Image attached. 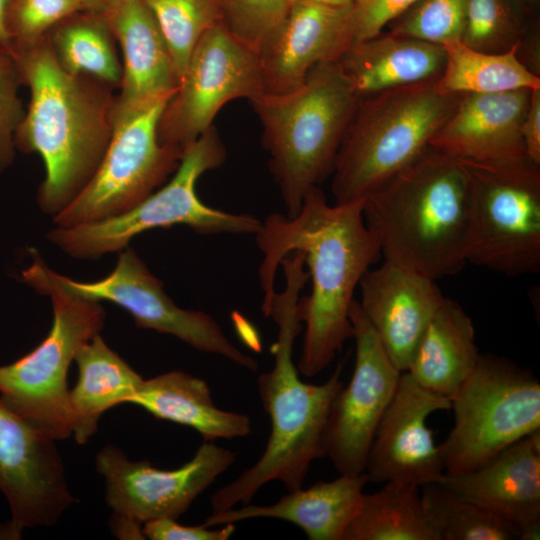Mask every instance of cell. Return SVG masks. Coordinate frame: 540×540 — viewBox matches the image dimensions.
<instances>
[{"label": "cell", "instance_id": "cell-1", "mask_svg": "<svg viewBox=\"0 0 540 540\" xmlns=\"http://www.w3.org/2000/svg\"><path fill=\"white\" fill-rule=\"evenodd\" d=\"M255 237L263 253L259 278L266 316L271 314L282 259L293 251L304 255L312 289L297 304L298 317L305 324L297 370L315 376L353 338L349 318L353 295L381 254L376 235L364 221L363 199L331 205L320 186L313 187L296 216L268 214Z\"/></svg>", "mask_w": 540, "mask_h": 540}, {"label": "cell", "instance_id": "cell-2", "mask_svg": "<svg viewBox=\"0 0 540 540\" xmlns=\"http://www.w3.org/2000/svg\"><path fill=\"white\" fill-rule=\"evenodd\" d=\"M13 57L31 95L15 133V147L41 156L45 178L37 203L54 217L97 171L111 139L115 99L110 86L66 72L47 36Z\"/></svg>", "mask_w": 540, "mask_h": 540}, {"label": "cell", "instance_id": "cell-3", "mask_svg": "<svg viewBox=\"0 0 540 540\" xmlns=\"http://www.w3.org/2000/svg\"><path fill=\"white\" fill-rule=\"evenodd\" d=\"M286 286L276 293L271 316L279 327L274 344L273 368L258 379L262 406L270 418L271 431L260 458L210 498L212 513L250 503L266 483L278 480L287 490L303 486L311 463L324 456V434L332 402L342 388L340 362L322 384L303 382L292 362L295 338L301 331L297 304L309 279L299 260L282 265Z\"/></svg>", "mask_w": 540, "mask_h": 540}, {"label": "cell", "instance_id": "cell-4", "mask_svg": "<svg viewBox=\"0 0 540 540\" xmlns=\"http://www.w3.org/2000/svg\"><path fill=\"white\" fill-rule=\"evenodd\" d=\"M363 217L384 260L434 280L467 263L468 175L431 146L363 198Z\"/></svg>", "mask_w": 540, "mask_h": 540}, {"label": "cell", "instance_id": "cell-5", "mask_svg": "<svg viewBox=\"0 0 540 540\" xmlns=\"http://www.w3.org/2000/svg\"><path fill=\"white\" fill-rule=\"evenodd\" d=\"M358 101L335 61L314 66L293 90L251 101L288 217L296 216L306 194L332 174Z\"/></svg>", "mask_w": 540, "mask_h": 540}, {"label": "cell", "instance_id": "cell-6", "mask_svg": "<svg viewBox=\"0 0 540 540\" xmlns=\"http://www.w3.org/2000/svg\"><path fill=\"white\" fill-rule=\"evenodd\" d=\"M437 81L359 98L331 174L335 203L363 199L429 146L463 96Z\"/></svg>", "mask_w": 540, "mask_h": 540}, {"label": "cell", "instance_id": "cell-7", "mask_svg": "<svg viewBox=\"0 0 540 540\" xmlns=\"http://www.w3.org/2000/svg\"><path fill=\"white\" fill-rule=\"evenodd\" d=\"M33 258L22 272V280L50 297L53 322L35 349L0 366V397L13 412L52 439L64 440L72 435L68 370L77 351L100 333L106 313L100 302L61 287L36 253Z\"/></svg>", "mask_w": 540, "mask_h": 540}, {"label": "cell", "instance_id": "cell-8", "mask_svg": "<svg viewBox=\"0 0 540 540\" xmlns=\"http://www.w3.org/2000/svg\"><path fill=\"white\" fill-rule=\"evenodd\" d=\"M225 157L223 142L211 126L186 148L171 180L135 207L94 222L55 226L47 239L71 257L88 259L121 251L145 231L174 225H186L200 234H255L262 221L212 208L196 193L199 177L222 165Z\"/></svg>", "mask_w": 540, "mask_h": 540}, {"label": "cell", "instance_id": "cell-9", "mask_svg": "<svg viewBox=\"0 0 540 540\" xmlns=\"http://www.w3.org/2000/svg\"><path fill=\"white\" fill-rule=\"evenodd\" d=\"M454 425L440 448L444 473L472 471L540 429V382L494 354L480 358L451 398Z\"/></svg>", "mask_w": 540, "mask_h": 540}, {"label": "cell", "instance_id": "cell-10", "mask_svg": "<svg viewBox=\"0 0 540 540\" xmlns=\"http://www.w3.org/2000/svg\"><path fill=\"white\" fill-rule=\"evenodd\" d=\"M460 161L470 188L466 262L508 276L539 272L540 165Z\"/></svg>", "mask_w": 540, "mask_h": 540}, {"label": "cell", "instance_id": "cell-11", "mask_svg": "<svg viewBox=\"0 0 540 540\" xmlns=\"http://www.w3.org/2000/svg\"><path fill=\"white\" fill-rule=\"evenodd\" d=\"M168 101L113 111L111 139L97 171L81 193L53 217L55 226L72 227L124 213L175 172L183 154L160 144L157 136Z\"/></svg>", "mask_w": 540, "mask_h": 540}, {"label": "cell", "instance_id": "cell-12", "mask_svg": "<svg viewBox=\"0 0 540 540\" xmlns=\"http://www.w3.org/2000/svg\"><path fill=\"white\" fill-rule=\"evenodd\" d=\"M264 93L258 54L218 22L196 44L176 92L163 108L158 140L183 154L213 126L226 103L237 98L253 101Z\"/></svg>", "mask_w": 540, "mask_h": 540}, {"label": "cell", "instance_id": "cell-13", "mask_svg": "<svg viewBox=\"0 0 540 540\" xmlns=\"http://www.w3.org/2000/svg\"><path fill=\"white\" fill-rule=\"evenodd\" d=\"M119 252L116 266L103 279L80 282L51 271L52 277L74 295L122 307L139 328L175 336L199 351L257 370L256 360L238 349L210 315L178 307L133 249L126 247Z\"/></svg>", "mask_w": 540, "mask_h": 540}, {"label": "cell", "instance_id": "cell-14", "mask_svg": "<svg viewBox=\"0 0 540 540\" xmlns=\"http://www.w3.org/2000/svg\"><path fill=\"white\" fill-rule=\"evenodd\" d=\"M235 460L233 451L204 441L191 460L165 470L148 461H131L107 445L96 455V468L105 479V498L114 518L141 525L179 518Z\"/></svg>", "mask_w": 540, "mask_h": 540}, {"label": "cell", "instance_id": "cell-15", "mask_svg": "<svg viewBox=\"0 0 540 540\" xmlns=\"http://www.w3.org/2000/svg\"><path fill=\"white\" fill-rule=\"evenodd\" d=\"M349 318L356 343L355 365L349 383L342 386L332 402L323 448L324 456L340 474H360L402 372L389 358L355 299Z\"/></svg>", "mask_w": 540, "mask_h": 540}, {"label": "cell", "instance_id": "cell-16", "mask_svg": "<svg viewBox=\"0 0 540 540\" xmlns=\"http://www.w3.org/2000/svg\"><path fill=\"white\" fill-rule=\"evenodd\" d=\"M54 442L0 397V491L11 510V539L26 528L54 525L76 501Z\"/></svg>", "mask_w": 540, "mask_h": 540}, {"label": "cell", "instance_id": "cell-17", "mask_svg": "<svg viewBox=\"0 0 540 540\" xmlns=\"http://www.w3.org/2000/svg\"><path fill=\"white\" fill-rule=\"evenodd\" d=\"M450 409V399L429 392L402 372L366 457L368 481L403 480L420 487L438 482L444 474L443 460L427 419Z\"/></svg>", "mask_w": 540, "mask_h": 540}, {"label": "cell", "instance_id": "cell-18", "mask_svg": "<svg viewBox=\"0 0 540 540\" xmlns=\"http://www.w3.org/2000/svg\"><path fill=\"white\" fill-rule=\"evenodd\" d=\"M353 11L354 3L297 0L258 52L265 93L293 90L317 64L337 62L353 43Z\"/></svg>", "mask_w": 540, "mask_h": 540}, {"label": "cell", "instance_id": "cell-19", "mask_svg": "<svg viewBox=\"0 0 540 540\" xmlns=\"http://www.w3.org/2000/svg\"><path fill=\"white\" fill-rule=\"evenodd\" d=\"M362 312L398 370H407L413 353L444 296L435 280L384 260L359 282Z\"/></svg>", "mask_w": 540, "mask_h": 540}, {"label": "cell", "instance_id": "cell-20", "mask_svg": "<svg viewBox=\"0 0 540 540\" xmlns=\"http://www.w3.org/2000/svg\"><path fill=\"white\" fill-rule=\"evenodd\" d=\"M438 483L513 524L520 540L539 539L540 429L472 471L444 473Z\"/></svg>", "mask_w": 540, "mask_h": 540}, {"label": "cell", "instance_id": "cell-21", "mask_svg": "<svg viewBox=\"0 0 540 540\" xmlns=\"http://www.w3.org/2000/svg\"><path fill=\"white\" fill-rule=\"evenodd\" d=\"M531 91L463 94L429 146L476 163L500 164L527 158L521 127Z\"/></svg>", "mask_w": 540, "mask_h": 540}, {"label": "cell", "instance_id": "cell-22", "mask_svg": "<svg viewBox=\"0 0 540 540\" xmlns=\"http://www.w3.org/2000/svg\"><path fill=\"white\" fill-rule=\"evenodd\" d=\"M123 54L114 110L168 101L179 86L171 54L145 0H121L98 12Z\"/></svg>", "mask_w": 540, "mask_h": 540}, {"label": "cell", "instance_id": "cell-23", "mask_svg": "<svg viewBox=\"0 0 540 540\" xmlns=\"http://www.w3.org/2000/svg\"><path fill=\"white\" fill-rule=\"evenodd\" d=\"M366 474H340L330 481L288 490L277 502L266 505L242 504L212 513L203 524L216 527L244 520L270 518L290 522L310 540H342L360 505Z\"/></svg>", "mask_w": 540, "mask_h": 540}, {"label": "cell", "instance_id": "cell-24", "mask_svg": "<svg viewBox=\"0 0 540 540\" xmlns=\"http://www.w3.org/2000/svg\"><path fill=\"white\" fill-rule=\"evenodd\" d=\"M359 98L435 81L445 66L443 46L379 33L352 43L337 61Z\"/></svg>", "mask_w": 540, "mask_h": 540}, {"label": "cell", "instance_id": "cell-25", "mask_svg": "<svg viewBox=\"0 0 540 540\" xmlns=\"http://www.w3.org/2000/svg\"><path fill=\"white\" fill-rule=\"evenodd\" d=\"M480 355L472 319L456 301L444 297L405 372L424 389L451 400Z\"/></svg>", "mask_w": 540, "mask_h": 540}, {"label": "cell", "instance_id": "cell-26", "mask_svg": "<svg viewBox=\"0 0 540 540\" xmlns=\"http://www.w3.org/2000/svg\"><path fill=\"white\" fill-rule=\"evenodd\" d=\"M130 403L158 419L193 428L206 442L244 437L251 431L248 415L218 408L203 379L179 370L143 380Z\"/></svg>", "mask_w": 540, "mask_h": 540}, {"label": "cell", "instance_id": "cell-27", "mask_svg": "<svg viewBox=\"0 0 540 540\" xmlns=\"http://www.w3.org/2000/svg\"><path fill=\"white\" fill-rule=\"evenodd\" d=\"M79 376L69 390L72 435L85 444L97 431L105 411L130 403L143 378L100 336L95 335L76 353Z\"/></svg>", "mask_w": 540, "mask_h": 540}, {"label": "cell", "instance_id": "cell-28", "mask_svg": "<svg viewBox=\"0 0 540 540\" xmlns=\"http://www.w3.org/2000/svg\"><path fill=\"white\" fill-rule=\"evenodd\" d=\"M342 540H438L421 502L420 486L403 480L384 482L363 493Z\"/></svg>", "mask_w": 540, "mask_h": 540}, {"label": "cell", "instance_id": "cell-29", "mask_svg": "<svg viewBox=\"0 0 540 540\" xmlns=\"http://www.w3.org/2000/svg\"><path fill=\"white\" fill-rule=\"evenodd\" d=\"M443 48L445 66L437 83L444 92L490 94L540 88V77L519 60L517 47L503 53H490L454 41Z\"/></svg>", "mask_w": 540, "mask_h": 540}, {"label": "cell", "instance_id": "cell-30", "mask_svg": "<svg viewBox=\"0 0 540 540\" xmlns=\"http://www.w3.org/2000/svg\"><path fill=\"white\" fill-rule=\"evenodd\" d=\"M47 39L66 72L92 77L111 88L120 86L122 66L114 37L98 12L84 10L66 18L47 34Z\"/></svg>", "mask_w": 540, "mask_h": 540}, {"label": "cell", "instance_id": "cell-31", "mask_svg": "<svg viewBox=\"0 0 540 540\" xmlns=\"http://www.w3.org/2000/svg\"><path fill=\"white\" fill-rule=\"evenodd\" d=\"M422 507L438 540H514L518 529L490 509L435 482L420 487Z\"/></svg>", "mask_w": 540, "mask_h": 540}, {"label": "cell", "instance_id": "cell-32", "mask_svg": "<svg viewBox=\"0 0 540 540\" xmlns=\"http://www.w3.org/2000/svg\"><path fill=\"white\" fill-rule=\"evenodd\" d=\"M168 46L179 82L203 34L220 22L218 0H145Z\"/></svg>", "mask_w": 540, "mask_h": 540}, {"label": "cell", "instance_id": "cell-33", "mask_svg": "<svg viewBox=\"0 0 540 540\" xmlns=\"http://www.w3.org/2000/svg\"><path fill=\"white\" fill-rule=\"evenodd\" d=\"M519 0H468L462 42L479 51L507 52L528 31Z\"/></svg>", "mask_w": 540, "mask_h": 540}, {"label": "cell", "instance_id": "cell-34", "mask_svg": "<svg viewBox=\"0 0 540 540\" xmlns=\"http://www.w3.org/2000/svg\"><path fill=\"white\" fill-rule=\"evenodd\" d=\"M468 0H419L388 26L389 33L445 45L461 41Z\"/></svg>", "mask_w": 540, "mask_h": 540}, {"label": "cell", "instance_id": "cell-35", "mask_svg": "<svg viewBox=\"0 0 540 540\" xmlns=\"http://www.w3.org/2000/svg\"><path fill=\"white\" fill-rule=\"evenodd\" d=\"M297 0H218L220 22L258 54L287 18Z\"/></svg>", "mask_w": 540, "mask_h": 540}, {"label": "cell", "instance_id": "cell-36", "mask_svg": "<svg viewBox=\"0 0 540 540\" xmlns=\"http://www.w3.org/2000/svg\"><path fill=\"white\" fill-rule=\"evenodd\" d=\"M88 10L82 0H8L5 23L12 56L43 40L66 18Z\"/></svg>", "mask_w": 540, "mask_h": 540}, {"label": "cell", "instance_id": "cell-37", "mask_svg": "<svg viewBox=\"0 0 540 540\" xmlns=\"http://www.w3.org/2000/svg\"><path fill=\"white\" fill-rule=\"evenodd\" d=\"M21 84L14 57L0 51V173L13 162L15 133L25 114L18 94Z\"/></svg>", "mask_w": 540, "mask_h": 540}, {"label": "cell", "instance_id": "cell-38", "mask_svg": "<svg viewBox=\"0 0 540 540\" xmlns=\"http://www.w3.org/2000/svg\"><path fill=\"white\" fill-rule=\"evenodd\" d=\"M419 0H357L353 11V43L383 32Z\"/></svg>", "mask_w": 540, "mask_h": 540}, {"label": "cell", "instance_id": "cell-39", "mask_svg": "<svg viewBox=\"0 0 540 540\" xmlns=\"http://www.w3.org/2000/svg\"><path fill=\"white\" fill-rule=\"evenodd\" d=\"M235 532L234 523L213 528L201 525L189 526L176 522V519L161 518L144 523V538L151 540H227Z\"/></svg>", "mask_w": 540, "mask_h": 540}, {"label": "cell", "instance_id": "cell-40", "mask_svg": "<svg viewBox=\"0 0 540 540\" xmlns=\"http://www.w3.org/2000/svg\"><path fill=\"white\" fill-rule=\"evenodd\" d=\"M521 135L526 157L540 165V88L533 89L524 116Z\"/></svg>", "mask_w": 540, "mask_h": 540}, {"label": "cell", "instance_id": "cell-41", "mask_svg": "<svg viewBox=\"0 0 540 540\" xmlns=\"http://www.w3.org/2000/svg\"><path fill=\"white\" fill-rule=\"evenodd\" d=\"M7 4L8 0H0V51L12 55L11 44L5 23Z\"/></svg>", "mask_w": 540, "mask_h": 540}, {"label": "cell", "instance_id": "cell-42", "mask_svg": "<svg viewBox=\"0 0 540 540\" xmlns=\"http://www.w3.org/2000/svg\"><path fill=\"white\" fill-rule=\"evenodd\" d=\"M87 9L94 12H100L107 6L121 0H82Z\"/></svg>", "mask_w": 540, "mask_h": 540}, {"label": "cell", "instance_id": "cell-43", "mask_svg": "<svg viewBox=\"0 0 540 540\" xmlns=\"http://www.w3.org/2000/svg\"><path fill=\"white\" fill-rule=\"evenodd\" d=\"M318 2L331 4V5H345L355 3L357 0H315Z\"/></svg>", "mask_w": 540, "mask_h": 540}, {"label": "cell", "instance_id": "cell-44", "mask_svg": "<svg viewBox=\"0 0 540 540\" xmlns=\"http://www.w3.org/2000/svg\"><path fill=\"white\" fill-rule=\"evenodd\" d=\"M536 0H519V2L522 4V5H527V4H530V3H534Z\"/></svg>", "mask_w": 540, "mask_h": 540}]
</instances>
